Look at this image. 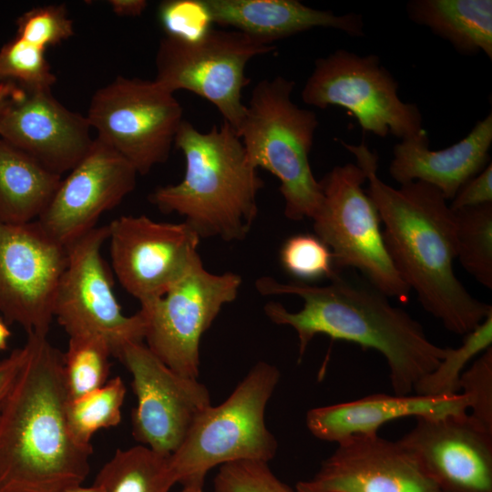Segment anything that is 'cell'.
I'll list each match as a JSON object with an SVG mask.
<instances>
[{
	"label": "cell",
	"instance_id": "13",
	"mask_svg": "<svg viewBox=\"0 0 492 492\" xmlns=\"http://www.w3.org/2000/svg\"><path fill=\"white\" fill-rule=\"evenodd\" d=\"M67 248L37 220L0 221V314L27 333L47 336Z\"/></svg>",
	"mask_w": 492,
	"mask_h": 492
},
{
	"label": "cell",
	"instance_id": "42",
	"mask_svg": "<svg viewBox=\"0 0 492 492\" xmlns=\"http://www.w3.org/2000/svg\"><path fill=\"white\" fill-rule=\"evenodd\" d=\"M204 483H189L183 485V488L180 492H203Z\"/></svg>",
	"mask_w": 492,
	"mask_h": 492
},
{
	"label": "cell",
	"instance_id": "28",
	"mask_svg": "<svg viewBox=\"0 0 492 492\" xmlns=\"http://www.w3.org/2000/svg\"><path fill=\"white\" fill-rule=\"evenodd\" d=\"M110 356L113 354L108 343L98 336H69L67 349L63 354L68 400L79 398L108 382Z\"/></svg>",
	"mask_w": 492,
	"mask_h": 492
},
{
	"label": "cell",
	"instance_id": "6",
	"mask_svg": "<svg viewBox=\"0 0 492 492\" xmlns=\"http://www.w3.org/2000/svg\"><path fill=\"white\" fill-rule=\"evenodd\" d=\"M280 376L275 365L259 362L225 401L210 405L197 417L169 456L176 483H204L215 466L241 460L268 463L275 456L278 443L264 415Z\"/></svg>",
	"mask_w": 492,
	"mask_h": 492
},
{
	"label": "cell",
	"instance_id": "35",
	"mask_svg": "<svg viewBox=\"0 0 492 492\" xmlns=\"http://www.w3.org/2000/svg\"><path fill=\"white\" fill-rule=\"evenodd\" d=\"M460 393L467 397L468 415L492 433V346L463 372Z\"/></svg>",
	"mask_w": 492,
	"mask_h": 492
},
{
	"label": "cell",
	"instance_id": "12",
	"mask_svg": "<svg viewBox=\"0 0 492 492\" xmlns=\"http://www.w3.org/2000/svg\"><path fill=\"white\" fill-rule=\"evenodd\" d=\"M108 225L97 226L67 246V263L54 304V318L68 336L95 335L104 339L113 356L133 343H143L142 313L128 316L114 293L101 250Z\"/></svg>",
	"mask_w": 492,
	"mask_h": 492
},
{
	"label": "cell",
	"instance_id": "18",
	"mask_svg": "<svg viewBox=\"0 0 492 492\" xmlns=\"http://www.w3.org/2000/svg\"><path fill=\"white\" fill-rule=\"evenodd\" d=\"M415 419L399 441L440 492H492V433L467 413Z\"/></svg>",
	"mask_w": 492,
	"mask_h": 492
},
{
	"label": "cell",
	"instance_id": "20",
	"mask_svg": "<svg viewBox=\"0 0 492 492\" xmlns=\"http://www.w3.org/2000/svg\"><path fill=\"white\" fill-rule=\"evenodd\" d=\"M491 145V112L464 138L443 149H429L427 133L423 129L395 145L389 173L400 185L422 181L436 188L446 200H452L488 164Z\"/></svg>",
	"mask_w": 492,
	"mask_h": 492
},
{
	"label": "cell",
	"instance_id": "41",
	"mask_svg": "<svg viewBox=\"0 0 492 492\" xmlns=\"http://www.w3.org/2000/svg\"><path fill=\"white\" fill-rule=\"evenodd\" d=\"M63 492H102V490L98 486L94 484L91 487H82L81 485L75 486Z\"/></svg>",
	"mask_w": 492,
	"mask_h": 492
},
{
	"label": "cell",
	"instance_id": "39",
	"mask_svg": "<svg viewBox=\"0 0 492 492\" xmlns=\"http://www.w3.org/2000/svg\"><path fill=\"white\" fill-rule=\"evenodd\" d=\"M21 87L13 82H0V114L5 106L21 90Z\"/></svg>",
	"mask_w": 492,
	"mask_h": 492
},
{
	"label": "cell",
	"instance_id": "23",
	"mask_svg": "<svg viewBox=\"0 0 492 492\" xmlns=\"http://www.w3.org/2000/svg\"><path fill=\"white\" fill-rule=\"evenodd\" d=\"M62 176L0 138V221L37 220L52 200Z\"/></svg>",
	"mask_w": 492,
	"mask_h": 492
},
{
	"label": "cell",
	"instance_id": "7",
	"mask_svg": "<svg viewBox=\"0 0 492 492\" xmlns=\"http://www.w3.org/2000/svg\"><path fill=\"white\" fill-rule=\"evenodd\" d=\"M356 163L333 167L320 180L323 199L313 217L314 234L330 249L336 272L358 270L389 298L408 302L411 290L386 249L376 207Z\"/></svg>",
	"mask_w": 492,
	"mask_h": 492
},
{
	"label": "cell",
	"instance_id": "22",
	"mask_svg": "<svg viewBox=\"0 0 492 492\" xmlns=\"http://www.w3.org/2000/svg\"><path fill=\"white\" fill-rule=\"evenodd\" d=\"M213 24L231 26L258 41H278L315 27L332 28L351 36H364L362 15H335L297 0H204Z\"/></svg>",
	"mask_w": 492,
	"mask_h": 492
},
{
	"label": "cell",
	"instance_id": "3",
	"mask_svg": "<svg viewBox=\"0 0 492 492\" xmlns=\"http://www.w3.org/2000/svg\"><path fill=\"white\" fill-rule=\"evenodd\" d=\"M27 342L0 408V492H63L87 477L92 446L78 444L67 424L63 354L47 336Z\"/></svg>",
	"mask_w": 492,
	"mask_h": 492
},
{
	"label": "cell",
	"instance_id": "10",
	"mask_svg": "<svg viewBox=\"0 0 492 492\" xmlns=\"http://www.w3.org/2000/svg\"><path fill=\"white\" fill-rule=\"evenodd\" d=\"M397 91V81L377 56L337 49L315 61L302 99L319 108H343L364 131L404 139L424 129L423 118L418 107L402 101Z\"/></svg>",
	"mask_w": 492,
	"mask_h": 492
},
{
	"label": "cell",
	"instance_id": "32",
	"mask_svg": "<svg viewBox=\"0 0 492 492\" xmlns=\"http://www.w3.org/2000/svg\"><path fill=\"white\" fill-rule=\"evenodd\" d=\"M17 37L43 49L74 36L73 20L65 5L34 7L16 19Z\"/></svg>",
	"mask_w": 492,
	"mask_h": 492
},
{
	"label": "cell",
	"instance_id": "25",
	"mask_svg": "<svg viewBox=\"0 0 492 492\" xmlns=\"http://www.w3.org/2000/svg\"><path fill=\"white\" fill-rule=\"evenodd\" d=\"M94 484L102 492H169L176 480L169 456L138 445L117 450Z\"/></svg>",
	"mask_w": 492,
	"mask_h": 492
},
{
	"label": "cell",
	"instance_id": "15",
	"mask_svg": "<svg viewBox=\"0 0 492 492\" xmlns=\"http://www.w3.org/2000/svg\"><path fill=\"white\" fill-rule=\"evenodd\" d=\"M109 253L122 287L141 303L162 297L200 258V238L186 222L121 216L108 225Z\"/></svg>",
	"mask_w": 492,
	"mask_h": 492
},
{
	"label": "cell",
	"instance_id": "37",
	"mask_svg": "<svg viewBox=\"0 0 492 492\" xmlns=\"http://www.w3.org/2000/svg\"><path fill=\"white\" fill-rule=\"evenodd\" d=\"M29 354V343L15 349L6 358L0 361V408L9 394L22 366Z\"/></svg>",
	"mask_w": 492,
	"mask_h": 492
},
{
	"label": "cell",
	"instance_id": "17",
	"mask_svg": "<svg viewBox=\"0 0 492 492\" xmlns=\"http://www.w3.org/2000/svg\"><path fill=\"white\" fill-rule=\"evenodd\" d=\"M337 445L312 479L297 483V492H440L399 440L354 435Z\"/></svg>",
	"mask_w": 492,
	"mask_h": 492
},
{
	"label": "cell",
	"instance_id": "5",
	"mask_svg": "<svg viewBox=\"0 0 492 492\" xmlns=\"http://www.w3.org/2000/svg\"><path fill=\"white\" fill-rule=\"evenodd\" d=\"M294 86L281 76L258 82L237 134L250 163L279 179L285 216L312 220L323 199L309 161L318 119L293 102Z\"/></svg>",
	"mask_w": 492,
	"mask_h": 492
},
{
	"label": "cell",
	"instance_id": "26",
	"mask_svg": "<svg viewBox=\"0 0 492 492\" xmlns=\"http://www.w3.org/2000/svg\"><path fill=\"white\" fill-rule=\"evenodd\" d=\"M452 210L456 258L472 277L491 290L492 203Z\"/></svg>",
	"mask_w": 492,
	"mask_h": 492
},
{
	"label": "cell",
	"instance_id": "1",
	"mask_svg": "<svg viewBox=\"0 0 492 492\" xmlns=\"http://www.w3.org/2000/svg\"><path fill=\"white\" fill-rule=\"evenodd\" d=\"M341 144L366 174L365 191L376 207L386 249L403 281L449 332L466 335L474 330L492 306L475 298L456 275V227L447 200L422 181L391 187L378 176V157L364 141Z\"/></svg>",
	"mask_w": 492,
	"mask_h": 492
},
{
	"label": "cell",
	"instance_id": "43",
	"mask_svg": "<svg viewBox=\"0 0 492 492\" xmlns=\"http://www.w3.org/2000/svg\"><path fill=\"white\" fill-rule=\"evenodd\" d=\"M297 492V491H296Z\"/></svg>",
	"mask_w": 492,
	"mask_h": 492
},
{
	"label": "cell",
	"instance_id": "33",
	"mask_svg": "<svg viewBox=\"0 0 492 492\" xmlns=\"http://www.w3.org/2000/svg\"><path fill=\"white\" fill-rule=\"evenodd\" d=\"M213 484L214 492H296L273 474L268 463L256 460L220 466Z\"/></svg>",
	"mask_w": 492,
	"mask_h": 492
},
{
	"label": "cell",
	"instance_id": "4",
	"mask_svg": "<svg viewBox=\"0 0 492 492\" xmlns=\"http://www.w3.org/2000/svg\"><path fill=\"white\" fill-rule=\"evenodd\" d=\"M174 144L185 159L184 177L158 187L149 201L164 213L182 216L200 239H245L257 218L263 181L237 132L225 121L201 132L183 119Z\"/></svg>",
	"mask_w": 492,
	"mask_h": 492
},
{
	"label": "cell",
	"instance_id": "9",
	"mask_svg": "<svg viewBox=\"0 0 492 492\" xmlns=\"http://www.w3.org/2000/svg\"><path fill=\"white\" fill-rule=\"evenodd\" d=\"M182 114L174 93L155 80L119 76L94 93L86 117L97 138L145 175L169 159Z\"/></svg>",
	"mask_w": 492,
	"mask_h": 492
},
{
	"label": "cell",
	"instance_id": "8",
	"mask_svg": "<svg viewBox=\"0 0 492 492\" xmlns=\"http://www.w3.org/2000/svg\"><path fill=\"white\" fill-rule=\"evenodd\" d=\"M274 49L238 30L212 28L193 41L165 36L156 54L154 80L172 93L183 89L205 98L237 132L246 113L241 95L250 82L246 66Z\"/></svg>",
	"mask_w": 492,
	"mask_h": 492
},
{
	"label": "cell",
	"instance_id": "24",
	"mask_svg": "<svg viewBox=\"0 0 492 492\" xmlns=\"http://www.w3.org/2000/svg\"><path fill=\"white\" fill-rule=\"evenodd\" d=\"M408 17L448 41L460 54L492 59L491 0H412Z\"/></svg>",
	"mask_w": 492,
	"mask_h": 492
},
{
	"label": "cell",
	"instance_id": "36",
	"mask_svg": "<svg viewBox=\"0 0 492 492\" xmlns=\"http://www.w3.org/2000/svg\"><path fill=\"white\" fill-rule=\"evenodd\" d=\"M452 210L492 203V164L488 163L479 173L469 179L451 200Z\"/></svg>",
	"mask_w": 492,
	"mask_h": 492
},
{
	"label": "cell",
	"instance_id": "34",
	"mask_svg": "<svg viewBox=\"0 0 492 492\" xmlns=\"http://www.w3.org/2000/svg\"><path fill=\"white\" fill-rule=\"evenodd\" d=\"M158 16L167 36L193 41L213 27L204 0H167L158 9Z\"/></svg>",
	"mask_w": 492,
	"mask_h": 492
},
{
	"label": "cell",
	"instance_id": "38",
	"mask_svg": "<svg viewBox=\"0 0 492 492\" xmlns=\"http://www.w3.org/2000/svg\"><path fill=\"white\" fill-rule=\"evenodd\" d=\"M108 3L113 13L118 16H139L148 6L145 0H110Z\"/></svg>",
	"mask_w": 492,
	"mask_h": 492
},
{
	"label": "cell",
	"instance_id": "14",
	"mask_svg": "<svg viewBox=\"0 0 492 492\" xmlns=\"http://www.w3.org/2000/svg\"><path fill=\"white\" fill-rule=\"evenodd\" d=\"M118 359L132 376L137 405L132 435L139 445L170 456L197 417L210 405L208 388L161 362L144 343L127 345Z\"/></svg>",
	"mask_w": 492,
	"mask_h": 492
},
{
	"label": "cell",
	"instance_id": "11",
	"mask_svg": "<svg viewBox=\"0 0 492 492\" xmlns=\"http://www.w3.org/2000/svg\"><path fill=\"white\" fill-rule=\"evenodd\" d=\"M241 282L234 272H210L200 257L167 293L140 304L145 344L173 371L197 378L200 339L222 307L237 298Z\"/></svg>",
	"mask_w": 492,
	"mask_h": 492
},
{
	"label": "cell",
	"instance_id": "2",
	"mask_svg": "<svg viewBox=\"0 0 492 492\" xmlns=\"http://www.w3.org/2000/svg\"><path fill=\"white\" fill-rule=\"evenodd\" d=\"M330 281L317 286L261 277L255 286L262 295L302 298V308L298 312H290L273 301L264 306L272 323L296 332L300 360L317 334L354 343L380 353L388 365L394 394L410 395L415 384L438 365L446 347L430 341L419 322L394 306L389 297L364 278L336 272Z\"/></svg>",
	"mask_w": 492,
	"mask_h": 492
},
{
	"label": "cell",
	"instance_id": "21",
	"mask_svg": "<svg viewBox=\"0 0 492 492\" xmlns=\"http://www.w3.org/2000/svg\"><path fill=\"white\" fill-rule=\"evenodd\" d=\"M467 410V397L461 393L449 396L374 394L312 408L305 422L316 438L338 443L354 435L378 434L383 425L398 418L443 417L464 415Z\"/></svg>",
	"mask_w": 492,
	"mask_h": 492
},
{
	"label": "cell",
	"instance_id": "16",
	"mask_svg": "<svg viewBox=\"0 0 492 492\" xmlns=\"http://www.w3.org/2000/svg\"><path fill=\"white\" fill-rule=\"evenodd\" d=\"M62 179L37 221L67 247L97 227L100 216L118 206L136 187V169L95 138L87 155Z\"/></svg>",
	"mask_w": 492,
	"mask_h": 492
},
{
	"label": "cell",
	"instance_id": "29",
	"mask_svg": "<svg viewBox=\"0 0 492 492\" xmlns=\"http://www.w3.org/2000/svg\"><path fill=\"white\" fill-rule=\"evenodd\" d=\"M464 336L459 347H446L438 365L415 384V394L433 396L460 394V378L467 364L491 346L492 313Z\"/></svg>",
	"mask_w": 492,
	"mask_h": 492
},
{
	"label": "cell",
	"instance_id": "30",
	"mask_svg": "<svg viewBox=\"0 0 492 492\" xmlns=\"http://www.w3.org/2000/svg\"><path fill=\"white\" fill-rule=\"evenodd\" d=\"M0 82L26 90L51 89L56 77L45 50L15 36L0 48Z\"/></svg>",
	"mask_w": 492,
	"mask_h": 492
},
{
	"label": "cell",
	"instance_id": "40",
	"mask_svg": "<svg viewBox=\"0 0 492 492\" xmlns=\"http://www.w3.org/2000/svg\"><path fill=\"white\" fill-rule=\"evenodd\" d=\"M11 333L7 328L6 323L0 315V351L5 350L7 346V341Z\"/></svg>",
	"mask_w": 492,
	"mask_h": 492
},
{
	"label": "cell",
	"instance_id": "27",
	"mask_svg": "<svg viewBox=\"0 0 492 492\" xmlns=\"http://www.w3.org/2000/svg\"><path fill=\"white\" fill-rule=\"evenodd\" d=\"M125 395V384L117 376L79 398L68 400L66 419L73 438L84 446H92L96 432L118 425Z\"/></svg>",
	"mask_w": 492,
	"mask_h": 492
},
{
	"label": "cell",
	"instance_id": "19",
	"mask_svg": "<svg viewBox=\"0 0 492 492\" xmlns=\"http://www.w3.org/2000/svg\"><path fill=\"white\" fill-rule=\"evenodd\" d=\"M86 116L61 104L51 89L21 90L0 114V138L62 176L89 151Z\"/></svg>",
	"mask_w": 492,
	"mask_h": 492
},
{
	"label": "cell",
	"instance_id": "31",
	"mask_svg": "<svg viewBox=\"0 0 492 492\" xmlns=\"http://www.w3.org/2000/svg\"><path fill=\"white\" fill-rule=\"evenodd\" d=\"M283 269L298 282L331 279L336 272L330 249L315 234H296L282 246Z\"/></svg>",
	"mask_w": 492,
	"mask_h": 492
}]
</instances>
